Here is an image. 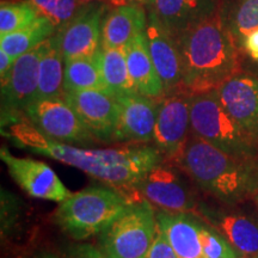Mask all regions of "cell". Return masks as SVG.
<instances>
[{"label":"cell","mask_w":258,"mask_h":258,"mask_svg":"<svg viewBox=\"0 0 258 258\" xmlns=\"http://www.w3.org/2000/svg\"><path fill=\"white\" fill-rule=\"evenodd\" d=\"M8 127L6 135L19 148L76 167L117 189H135L154 166L164 161L154 146L131 145L105 150H85L48 138L30 121L17 120Z\"/></svg>","instance_id":"obj_1"},{"label":"cell","mask_w":258,"mask_h":258,"mask_svg":"<svg viewBox=\"0 0 258 258\" xmlns=\"http://www.w3.org/2000/svg\"><path fill=\"white\" fill-rule=\"evenodd\" d=\"M182 62V88L191 93L217 90L240 72L239 47L220 11L177 35Z\"/></svg>","instance_id":"obj_2"},{"label":"cell","mask_w":258,"mask_h":258,"mask_svg":"<svg viewBox=\"0 0 258 258\" xmlns=\"http://www.w3.org/2000/svg\"><path fill=\"white\" fill-rule=\"evenodd\" d=\"M172 163L199 188L226 205L245 201L258 191L256 159L232 156L192 134Z\"/></svg>","instance_id":"obj_3"},{"label":"cell","mask_w":258,"mask_h":258,"mask_svg":"<svg viewBox=\"0 0 258 258\" xmlns=\"http://www.w3.org/2000/svg\"><path fill=\"white\" fill-rule=\"evenodd\" d=\"M132 202L114 186H89L61 202L54 220L72 239L85 240L101 233Z\"/></svg>","instance_id":"obj_4"},{"label":"cell","mask_w":258,"mask_h":258,"mask_svg":"<svg viewBox=\"0 0 258 258\" xmlns=\"http://www.w3.org/2000/svg\"><path fill=\"white\" fill-rule=\"evenodd\" d=\"M191 134L232 156L256 159L258 144L221 104L217 90L192 93Z\"/></svg>","instance_id":"obj_5"},{"label":"cell","mask_w":258,"mask_h":258,"mask_svg":"<svg viewBox=\"0 0 258 258\" xmlns=\"http://www.w3.org/2000/svg\"><path fill=\"white\" fill-rule=\"evenodd\" d=\"M157 212L135 199L99 233L98 247L108 258H145L157 233Z\"/></svg>","instance_id":"obj_6"},{"label":"cell","mask_w":258,"mask_h":258,"mask_svg":"<svg viewBox=\"0 0 258 258\" xmlns=\"http://www.w3.org/2000/svg\"><path fill=\"white\" fill-rule=\"evenodd\" d=\"M191 92L179 88L158 99L153 146L164 159L175 160L191 135Z\"/></svg>","instance_id":"obj_7"},{"label":"cell","mask_w":258,"mask_h":258,"mask_svg":"<svg viewBox=\"0 0 258 258\" xmlns=\"http://www.w3.org/2000/svg\"><path fill=\"white\" fill-rule=\"evenodd\" d=\"M50 37L16 59L9 74L2 80L3 124L17 121L19 111H25L31 104L38 85L40 62L49 46Z\"/></svg>","instance_id":"obj_8"},{"label":"cell","mask_w":258,"mask_h":258,"mask_svg":"<svg viewBox=\"0 0 258 258\" xmlns=\"http://www.w3.org/2000/svg\"><path fill=\"white\" fill-rule=\"evenodd\" d=\"M134 190L160 212L183 214L195 213L199 208L195 194L184 177L164 161L154 166Z\"/></svg>","instance_id":"obj_9"},{"label":"cell","mask_w":258,"mask_h":258,"mask_svg":"<svg viewBox=\"0 0 258 258\" xmlns=\"http://www.w3.org/2000/svg\"><path fill=\"white\" fill-rule=\"evenodd\" d=\"M24 112L28 121L54 140L71 145H90L97 141L63 98L32 102Z\"/></svg>","instance_id":"obj_10"},{"label":"cell","mask_w":258,"mask_h":258,"mask_svg":"<svg viewBox=\"0 0 258 258\" xmlns=\"http://www.w3.org/2000/svg\"><path fill=\"white\" fill-rule=\"evenodd\" d=\"M0 158L8 167L11 178L21 189L34 199L63 202L71 192L46 163L31 158H18L8 147L0 148Z\"/></svg>","instance_id":"obj_11"},{"label":"cell","mask_w":258,"mask_h":258,"mask_svg":"<svg viewBox=\"0 0 258 258\" xmlns=\"http://www.w3.org/2000/svg\"><path fill=\"white\" fill-rule=\"evenodd\" d=\"M63 99L72 106L97 141H116L118 106L115 96L99 90H85L64 92Z\"/></svg>","instance_id":"obj_12"},{"label":"cell","mask_w":258,"mask_h":258,"mask_svg":"<svg viewBox=\"0 0 258 258\" xmlns=\"http://www.w3.org/2000/svg\"><path fill=\"white\" fill-rule=\"evenodd\" d=\"M118 106L116 141L131 145L153 143L158 99L135 91L115 96Z\"/></svg>","instance_id":"obj_13"},{"label":"cell","mask_w":258,"mask_h":258,"mask_svg":"<svg viewBox=\"0 0 258 258\" xmlns=\"http://www.w3.org/2000/svg\"><path fill=\"white\" fill-rule=\"evenodd\" d=\"M221 104L258 144V78L240 72L217 89Z\"/></svg>","instance_id":"obj_14"},{"label":"cell","mask_w":258,"mask_h":258,"mask_svg":"<svg viewBox=\"0 0 258 258\" xmlns=\"http://www.w3.org/2000/svg\"><path fill=\"white\" fill-rule=\"evenodd\" d=\"M145 32L151 57L165 93L182 88V62L176 37L152 11L147 16Z\"/></svg>","instance_id":"obj_15"},{"label":"cell","mask_w":258,"mask_h":258,"mask_svg":"<svg viewBox=\"0 0 258 258\" xmlns=\"http://www.w3.org/2000/svg\"><path fill=\"white\" fill-rule=\"evenodd\" d=\"M194 214L203 219L230 244L241 256L258 254V217L249 213L222 211L199 206Z\"/></svg>","instance_id":"obj_16"},{"label":"cell","mask_w":258,"mask_h":258,"mask_svg":"<svg viewBox=\"0 0 258 258\" xmlns=\"http://www.w3.org/2000/svg\"><path fill=\"white\" fill-rule=\"evenodd\" d=\"M104 8L91 5L80 11L60 32L64 61L91 56L102 48V17Z\"/></svg>","instance_id":"obj_17"},{"label":"cell","mask_w":258,"mask_h":258,"mask_svg":"<svg viewBox=\"0 0 258 258\" xmlns=\"http://www.w3.org/2000/svg\"><path fill=\"white\" fill-rule=\"evenodd\" d=\"M157 224L175 252L180 258H203L201 218L194 213H157Z\"/></svg>","instance_id":"obj_18"},{"label":"cell","mask_w":258,"mask_h":258,"mask_svg":"<svg viewBox=\"0 0 258 258\" xmlns=\"http://www.w3.org/2000/svg\"><path fill=\"white\" fill-rule=\"evenodd\" d=\"M151 11L177 36L190 25L220 11V0H152Z\"/></svg>","instance_id":"obj_19"},{"label":"cell","mask_w":258,"mask_h":258,"mask_svg":"<svg viewBox=\"0 0 258 258\" xmlns=\"http://www.w3.org/2000/svg\"><path fill=\"white\" fill-rule=\"evenodd\" d=\"M124 49L129 74L138 91L154 99H160L165 96L164 84L148 49L146 32L143 31L137 35Z\"/></svg>","instance_id":"obj_20"},{"label":"cell","mask_w":258,"mask_h":258,"mask_svg":"<svg viewBox=\"0 0 258 258\" xmlns=\"http://www.w3.org/2000/svg\"><path fill=\"white\" fill-rule=\"evenodd\" d=\"M147 15L144 5L116 6L102 28V48H124L137 35L145 31Z\"/></svg>","instance_id":"obj_21"},{"label":"cell","mask_w":258,"mask_h":258,"mask_svg":"<svg viewBox=\"0 0 258 258\" xmlns=\"http://www.w3.org/2000/svg\"><path fill=\"white\" fill-rule=\"evenodd\" d=\"M64 57L61 50L60 34L51 36L38 71V85L32 102L47 98H63ZM31 102V103H32Z\"/></svg>","instance_id":"obj_22"},{"label":"cell","mask_w":258,"mask_h":258,"mask_svg":"<svg viewBox=\"0 0 258 258\" xmlns=\"http://www.w3.org/2000/svg\"><path fill=\"white\" fill-rule=\"evenodd\" d=\"M63 88L64 92L85 90L108 92L102 73L101 49L95 55L64 61Z\"/></svg>","instance_id":"obj_23"},{"label":"cell","mask_w":258,"mask_h":258,"mask_svg":"<svg viewBox=\"0 0 258 258\" xmlns=\"http://www.w3.org/2000/svg\"><path fill=\"white\" fill-rule=\"evenodd\" d=\"M56 25L41 15L36 21L29 27L21 30L10 32L0 36V49L6 51L12 59L16 60L27 51L34 49L42 42L49 38Z\"/></svg>","instance_id":"obj_24"},{"label":"cell","mask_w":258,"mask_h":258,"mask_svg":"<svg viewBox=\"0 0 258 258\" xmlns=\"http://www.w3.org/2000/svg\"><path fill=\"white\" fill-rule=\"evenodd\" d=\"M101 64L109 93L118 96L138 91L129 74L124 48H101Z\"/></svg>","instance_id":"obj_25"},{"label":"cell","mask_w":258,"mask_h":258,"mask_svg":"<svg viewBox=\"0 0 258 258\" xmlns=\"http://www.w3.org/2000/svg\"><path fill=\"white\" fill-rule=\"evenodd\" d=\"M220 14L240 49L245 37L258 29V0H228Z\"/></svg>","instance_id":"obj_26"},{"label":"cell","mask_w":258,"mask_h":258,"mask_svg":"<svg viewBox=\"0 0 258 258\" xmlns=\"http://www.w3.org/2000/svg\"><path fill=\"white\" fill-rule=\"evenodd\" d=\"M41 15L31 2H3L0 6V36L29 27Z\"/></svg>","instance_id":"obj_27"},{"label":"cell","mask_w":258,"mask_h":258,"mask_svg":"<svg viewBox=\"0 0 258 258\" xmlns=\"http://www.w3.org/2000/svg\"><path fill=\"white\" fill-rule=\"evenodd\" d=\"M203 220V219H202ZM203 258H240L241 254L234 249L221 233L203 220L202 225Z\"/></svg>","instance_id":"obj_28"},{"label":"cell","mask_w":258,"mask_h":258,"mask_svg":"<svg viewBox=\"0 0 258 258\" xmlns=\"http://www.w3.org/2000/svg\"><path fill=\"white\" fill-rule=\"evenodd\" d=\"M42 15L55 25L66 24L74 17L77 0H30Z\"/></svg>","instance_id":"obj_29"},{"label":"cell","mask_w":258,"mask_h":258,"mask_svg":"<svg viewBox=\"0 0 258 258\" xmlns=\"http://www.w3.org/2000/svg\"><path fill=\"white\" fill-rule=\"evenodd\" d=\"M158 225V224H157ZM145 258H180L178 254L175 252L169 241L163 234V232L157 227L156 238H154L152 246L146 254Z\"/></svg>","instance_id":"obj_30"},{"label":"cell","mask_w":258,"mask_h":258,"mask_svg":"<svg viewBox=\"0 0 258 258\" xmlns=\"http://www.w3.org/2000/svg\"><path fill=\"white\" fill-rule=\"evenodd\" d=\"M67 258H108L99 247L90 244L74 245L69 250Z\"/></svg>","instance_id":"obj_31"},{"label":"cell","mask_w":258,"mask_h":258,"mask_svg":"<svg viewBox=\"0 0 258 258\" xmlns=\"http://www.w3.org/2000/svg\"><path fill=\"white\" fill-rule=\"evenodd\" d=\"M240 49L252 59L254 62L258 61V29L251 32L245 37V40L241 43Z\"/></svg>","instance_id":"obj_32"},{"label":"cell","mask_w":258,"mask_h":258,"mask_svg":"<svg viewBox=\"0 0 258 258\" xmlns=\"http://www.w3.org/2000/svg\"><path fill=\"white\" fill-rule=\"evenodd\" d=\"M15 60L4 50L0 49V79H4L12 69Z\"/></svg>","instance_id":"obj_33"},{"label":"cell","mask_w":258,"mask_h":258,"mask_svg":"<svg viewBox=\"0 0 258 258\" xmlns=\"http://www.w3.org/2000/svg\"><path fill=\"white\" fill-rule=\"evenodd\" d=\"M110 4L118 6V5H124V4H141V5H146V4H151L152 0H109Z\"/></svg>","instance_id":"obj_34"},{"label":"cell","mask_w":258,"mask_h":258,"mask_svg":"<svg viewBox=\"0 0 258 258\" xmlns=\"http://www.w3.org/2000/svg\"><path fill=\"white\" fill-rule=\"evenodd\" d=\"M36 258H57L55 254L53 253H49V252H43L41 254H38V256Z\"/></svg>","instance_id":"obj_35"},{"label":"cell","mask_w":258,"mask_h":258,"mask_svg":"<svg viewBox=\"0 0 258 258\" xmlns=\"http://www.w3.org/2000/svg\"><path fill=\"white\" fill-rule=\"evenodd\" d=\"M253 201H254V203H256V207H257V209H258V191L256 192V194H254V195H253Z\"/></svg>","instance_id":"obj_36"},{"label":"cell","mask_w":258,"mask_h":258,"mask_svg":"<svg viewBox=\"0 0 258 258\" xmlns=\"http://www.w3.org/2000/svg\"><path fill=\"white\" fill-rule=\"evenodd\" d=\"M240 258H258V254H254V256H243Z\"/></svg>","instance_id":"obj_37"},{"label":"cell","mask_w":258,"mask_h":258,"mask_svg":"<svg viewBox=\"0 0 258 258\" xmlns=\"http://www.w3.org/2000/svg\"><path fill=\"white\" fill-rule=\"evenodd\" d=\"M80 2H96V0H80Z\"/></svg>","instance_id":"obj_38"},{"label":"cell","mask_w":258,"mask_h":258,"mask_svg":"<svg viewBox=\"0 0 258 258\" xmlns=\"http://www.w3.org/2000/svg\"><path fill=\"white\" fill-rule=\"evenodd\" d=\"M257 64H258V61H257Z\"/></svg>","instance_id":"obj_39"}]
</instances>
